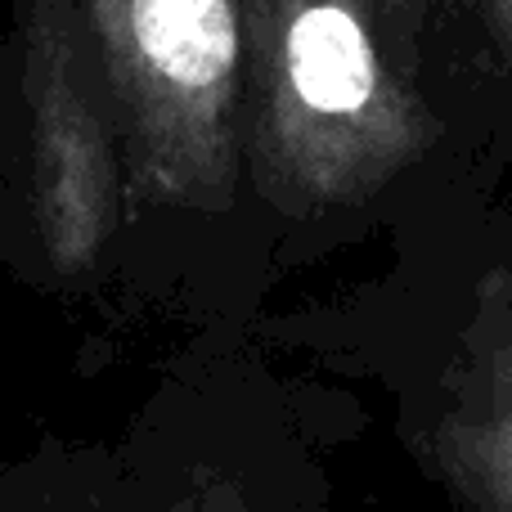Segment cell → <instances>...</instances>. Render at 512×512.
<instances>
[{"label": "cell", "instance_id": "obj_7", "mask_svg": "<svg viewBox=\"0 0 512 512\" xmlns=\"http://www.w3.org/2000/svg\"><path fill=\"white\" fill-rule=\"evenodd\" d=\"M481 18H486V32L495 41L499 59L512 68V0H481Z\"/></svg>", "mask_w": 512, "mask_h": 512}, {"label": "cell", "instance_id": "obj_2", "mask_svg": "<svg viewBox=\"0 0 512 512\" xmlns=\"http://www.w3.org/2000/svg\"><path fill=\"white\" fill-rule=\"evenodd\" d=\"M131 194L216 212L239 176L243 0H86Z\"/></svg>", "mask_w": 512, "mask_h": 512}, {"label": "cell", "instance_id": "obj_8", "mask_svg": "<svg viewBox=\"0 0 512 512\" xmlns=\"http://www.w3.org/2000/svg\"><path fill=\"white\" fill-rule=\"evenodd\" d=\"M508 292H512V283H508Z\"/></svg>", "mask_w": 512, "mask_h": 512}, {"label": "cell", "instance_id": "obj_1", "mask_svg": "<svg viewBox=\"0 0 512 512\" xmlns=\"http://www.w3.org/2000/svg\"><path fill=\"white\" fill-rule=\"evenodd\" d=\"M248 153L288 216L355 207L436 140L378 0H243Z\"/></svg>", "mask_w": 512, "mask_h": 512}, {"label": "cell", "instance_id": "obj_4", "mask_svg": "<svg viewBox=\"0 0 512 512\" xmlns=\"http://www.w3.org/2000/svg\"><path fill=\"white\" fill-rule=\"evenodd\" d=\"M427 450L463 512H512V292L504 274H490L481 288V310L445 373Z\"/></svg>", "mask_w": 512, "mask_h": 512}, {"label": "cell", "instance_id": "obj_6", "mask_svg": "<svg viewBox=\"0 0 512 512\" xmlns=\"http://www.w3.org/2000/svg\"><path fill=\"white\" fill-rule=\"evenodd\" d=\"M171 512H252V508H248V499L230 486V481L207 477V481H198V486L189 490V495L180 499Z\"/></svg>", "mask_w": 512, "mask_h": 512}, {"label": "cell", "instance_id": "obj_5", "mask_svg": "<svg viewBox=\"0 0 512 512\" xmlns=\"http://www.w3.org/2000/svg\"><path fill=\"white\" fill-rule=\"evenodd\" d=\"M378 9H382V32H387L396 59L405 63L409 72H414L418 41H423V23H427V9H432V0H378Z\"/></svg>", "mask_w": 512, "mask_h": 512}, {"label": "cell", "instance_id": "obj_3", "mask_svg": "<svg viewBox=\"0 0 512 512\" xmlns=\"http://www.w3.org/2000/svg\"><path fill=\"white\" fill-rule=\"evenodd\" d=\"M23 99L32 122L36 234L59 274H86L122 221L117 153L99 108V59L77 0H23Z\"/></svg>", "mask_w": 512, "mask_h": 512}]
</instances>
